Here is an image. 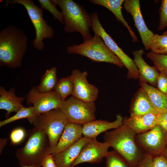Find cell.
<instances>
[{
	"label": "cell",
	"mask_w": 167,
	"mask_h": 167,
	"mask_svg": "<svg viewBox=\"0 0 167 167\" xmlns=\"http://www.w3.org/2000/svg\"><path fill=\"white\" fill-rule=\"evenodd\" d=\"M154 167H167V160L161 155L153 157Z\"/></svg>",
	"instance_id": "cell-37"
},
{
	"label": "cell",
	"mask_w": 167,
	"mask_h": 167,
	"mask_svg": "<svg viewBox=\"0 0 167 167\" xmlns=\"http://www.w3.org/2000/svg\"><path fill=\"white\" fill-rule=\"evenodd\" d=\"M123 121L120 114H117L115 120L112 122L102 120L92 121L83 125V135L86 138H96L102 132L120 126L123 124Z\"/></svg>",
	"instance_id": "cell-17"
},
{
	"label": "cell",
	"mask_w": 167,
	"mask_h": 167,
	"mask_svg": "<svg viewBox=\"0 0 167 167\" xmlns=\"http://www.w3.org/2000/svg\"></svg>",
	"instance_id": "cell-42"
},
{
	"label": "cell",
	"mask_w": 167,
	"mask_h": 167,
	"mask_svg": "<svg viewBox=\"0 0 167 167\" xmlns=\"http://www.w3.org/2000/svg\"><path fill=\"white\" fill-rule=\"evenodd\" d=\"M91 28L94 34L102 38L107 47L120 59L127 69L128 79H137L139 78V70L134 60L125 54L105 30L99 20L96 11L90 15Z\"/></svg>",
	"instance_id": "cell-9"
},
{
	"label": "cell",
	"mask_w": 167,
	"mask_h": 167,
	"mask_svg": "<svg viewBox=\"0 0 167 167\" xmlns=\"http://www.w3.org/2000/svg\"><path fill=\"white\" fill-rule=\"evenodd\" d=\"M69 122L60 109H57L38 115L32 124L34 126L42 130L47 135L50 142L51 153L65 126Z\"/></svg>",
	"instance_id": "cell-7"
},
{
	"label": "cell",
	"mask_w": 167,
	"mask_h": 167,
	"mask_svg": "<svg viewBox=\"0 0 167 167\" xmlns=\"http://www.w3.org/2000/svg\"><path fill=\"white\" fill-rule=\"evenodd\" d=\"M130 116L148 113L156 114L160 113L155 108L145 92L140 88L132 100L130 109Z\"/></svg>",
	"instance_id": "cell-19"
},
{
	"label": "cell",
	"mask_w": 167,
	"mask_h": 167,
	"mask_svg": "<svg viewBox=\"0 0 167 167\" xmlns=\"http://www.w3.org/2000/svg\"><path fill=\"white\" fill-rule=\"evenodd\" d=\"M123 124L126 125L136 134L147 131L156 125V114L152 113L123 118Z\"/></svg>",
	"instance_id": "cell-20"
},
{
	"label": "cell",
	"mask_w": 167,
	"mask_h": 167,
	"mask_svg": "<svg viewBox=\"0 0 167 167\" xmlns=\"http://www.w3.org/2000/svg\"><path fill=\"white\" fill-rule=\"evenodd\" d=\"M94 36L82 43L73 45L67 48V53L86 57L92 61L113 64L120 68L124 65L120 59L107 47L99 35Z\"/></svg>",
	"instance_id": "cell-5"
},
{
	"label": "cell",
	"mask_w": 167,
	"mask_h": 167,
	"mask_svg": "<svg viewBox=\"0 0 167 167\" xmlns=\"http://www.w3.org/2000/svg\"><path fill=\"white\" fill-rule=\"evenodd\" d=\"M92 139L82 137L74 144L53 156L57 167H71L84 146Z\"/></svg>",
	"instance_id": "cell-18"
},
{
	"label": "cell",
	"mask_w": 167,
	"mask_h": 167,
	"mask_svg": "<svg viewBox=\"0 0 167 167\" xmlns=\"http://www.w3.org/2000/svg\"><path fill=\"white\" fill-rule=\"evenodd\" d=\"M0 153L2 152L6 144V139H0Z\"/></svg>",
	"instance_id": "cell-38"
},
{
	"label": "cell",
	"mask_w": 167,
	"mask_h": 167,
	"mask_svg": "<svg viewBox=\"0 0 167 167\" xmlns=\"http://www.w3.org/2000/svg\"><path fill=\"white\" fill-rule=\"evenodd\" d=\"M73 88V81L70 75L58 79L54 91L59 96L62 100L64 101L69 96L72 95Z\"/></svg>",
	"instance_id": "cell-25"
},
{
	"label": "cell",
	"mask_w": 167,
	"mask_h": 167,
	"mask_svg": "<svg viewBox=\"0 0 167 167\" xmlns=\"http://www.w3.org/2000/svg\"><path fill=\"white\" fill-rule=\"evenodd\" d=\"M156 87L160 91L167 95V76L160 73Z\"/></svg>",
	"instance_id": "cell-33"
},
{
	"label": "cell",
	"mask_w": 167,
	"mask_h": 167,
	"mask_svg": "<svg viewBox=\"0 0 167 167\" xmlns=\"http://www.w3.org/2000/svg\"><path fill=\"white\" fill-rule=\"evenodd\" d=\"M109 144L106 142H101L92 138L83 147L71 167L84 162L99 163L106 157L109 152Z\"/></svg>",
	"instance_id": "cell-13"
},
{
	"label": "cell",
	"mask_w": 167,
	"mask_h": 167,
	"mask_svg": "<svg viewBox=\"0 0 167 167\" xmlns=\"http://www.w3.org/2000/svg\"><path fill=\"white\" fill-rule=\"evenodd\" d=\"M59 109L70 122L83 125L96 119L94 102H88L71 96L63 101Z\"/></svg>",
	"instance_id": "cell-8"
},
{
	"label": "cell",
	"mask_w": 167,
	"mask_h": 167,
	"mask_svg": "<svg viewBox=\"0 0 167 167\" xmlns=\"http://www.w3.org/2000/svg\"><path fill=\"white\" fill-rule=\"evenodd\" d=\"M150 49L156 54L167 55V35L154 34Z\"/></svg>",
	"instance_id": "cell-27"
},
{
	"label": "cell",
	"mask_w": 167,
	"mask_h": 167,
	"mask_svg": "<svg viewBox=\"0 0 167 167\" xmlns=\"http://www.w3.org/2000/svg\"><path fill=\"white\" fill-rule=\"evenodd\" d=\"M153 157L145 153L136 167H154Z\"/></svg>",
	"instance_id": "cell-34"
},
{
	"label": "cell",
	"mask_w": 167,
	"mask_h": 167,
	"mask_svg": "<svg viewBox=\"0 0 167 167\" xmlns=\"http://www.w3.org/2000/svg\"><path fill=\"white\" fill-rule=\"evenodd\" d=\"M24 146L16 151L15 156L20 167L41 166L43 160L51 154L49 138L45 132L36 127L30 131Z\"/></svg>",
	"instance_id": "cell-3"
},
{
	"label": "cell",
	"mask_w": 167,
	"mask_h": 167,
	"mask_svg": "<svg viewBox=\"0 0 167 167\" xmlns=\"http://www.w3.org/2000/svg\"><path fill=\"white\" fill-rule=\"evenodd\" d=\"M28 104H32L37 115L53 109H59L63 101L54 91L46 92H39L33 87L26 96Z\"/></svg>",
	"instance_id": "cell-11"
},
{
	"label": "cell",
	"mask_w": 167,
	"mask_h": 167,
	"mask_svg": "<svg viewBox=\"0 0 167 167\" xmlns=\"http://www.w3.org/2000/svg\"><path fill=\"white\" fill-rule=\"evenodd\" d=\"M20 167H41L37 166L34 165V166H24Z\"/></svg>",
	"instance_id": "cell-40"
},
{
	"label": "cell",
	"mask_w": 167,
	"mask_h": 167,
	"mask_svg": "<svg viewBox=\"0 0 167 167\" xmlns=\"http://www.w3.org/2000/svg\"><path fill=\"white\" fill-rule=\"evenodd\" d=\"M25 99L24 97L17 96L14 88L7 91L3 87H0V109L6 111V116H8L13 112H17L24 107L22 104Z\"/></svg>",
	"instance_id": "cell-21"
},
{
	"label": "cell",
	"mask_w": 167,
	"mask_h": 167,
	"mask_svg": "<svg viewBox=\"0 0 167 167\" xmlns=\"http://www.w3.org/2000/svg\"><path fill=\"white\" fill-rule=\"evenodd\" d=\"M58 80L57 76V68L52 67L46 71L36 88L41 92H51L54 90Z\"/></svg>",
	"instance_id": "cell-24"
},
{
	"label": "cell",
	"mask_w": 167,
	"mask_h": 167,
	"mask_svg": "<svg viewBox=\"0 0 167 167\" xmlns=\"http://www.w3.org/2000/svg\"><path fill=\"white\" fill-rule=\"evenodd\" d=\"M55 6L58 5L62 10L66 32H79L84 41L88 40L92 36L91 34L90 15L81 5L72 0H50Z\"/></svg>",
	"instance_id": "cell-4"
},
{
	"label": "cell",
	"mask_w": 167,
	"mask_h": 167,
	"mask_svg": "<svg viewBox=\"0 0 167 167\" xmlns=\"http://www.w3.org/2000/svg\"><path fill=\"white\" fill-rule=\"evenodd\" d=\"M83 125L69 122L64 130L51 154L54 155L72 145L82 137Z\"/></svg>",
	"instance_id": "cell-15"
},
{
	"label": "cell",
	"mask_w": 167,
	"mask_h": 167,
	"mask_svg": "<svg viewBox=\"0 0 167 167\" xmlns=\"http://www.w3.org/2000/svg\"><path fill=\"white\" fill-rule=\"evenodd\" d=\"M124 0H91L93 4L101 6L110 10L114 14L118 21L126 27L132 39L133 42L138 41V38L128 23L124 19L122 12V6Z\"/></svg>",
	"instance_id": "cell-22"
},
{
	"label": "cell",
	"mask_w": 167,
	"mask_h": 167,
	"mask_svg": "<svg viewBox=\"0 0 167 167\" xmlns=\"http://www.w3.org/2000/svg\"><path fill=\"white\" fill-rule=\"evenodd\" d=\"M28 38L23 30L9 25L0 31V64L15 69L21 67L28 47Z\"/></svg>",
	"instance_id": "cell-1"
},
{
	"label": "cell",
	"mask_w": 167,
	"mask_h": 167,
	"mask_svg": "<svg viewBox=\"0 0 167 167\" xmlns=\"http://www.w3.org/2000/svg\"><path fill=\"white\" fill-rule=\"evenodd\" d=\"M156 124L167 132V112L159 113L156 114Z\"/></svg>",
	"instance_id": "cell-35"
},
{
	"label": "cell",
	"mask_w": 167,
	"mask_h": 167,
	"mask_svg": "<svg viewBox=\"0 0 167 167\" xmlns=\"http://www.w3.org/2000/svg\"><path fill=\"white\" fill-rule=\"evenodd\" d=\"M41 8L48 11L54 18L62 24H64L62 15L61 12L59 11L49 0H38Z\"/></svg>",
	"instance_id": "cell-30"
},
{
	"label": "cell",
	"mask_w": 167,
	"mask_h": 167,
	"mask_svg": "<svg viewBox=\"0 0 167 167\" xmlns=\"http://www.w3.org/2000/svg\"><path fill=\"white\" fill-rule=\"evenodd\" d=\"M146 56L152 61L160 73L167 76V55L157 54L151 51Z\"/></svg>",
	"instance_id": "cell-28"
},
{
	"label": "cell",
	"mask_w": 167,
	"mask_h": 167,
	"mask_svg": "<svg viewBox=\"0 0 167 167\" xmlns=\"http://www.w3.org/2000/svg\"><path fill=\"white\" fill-rule=\"evenodd\" d=\"M144 53L142 49L132 52L133 60L139 72V81L156 87L160 72L154 66H150L145 62L142 57Z\"/></svg>",
	"instance_id": "cell-16"
},
{
	"label": "cell",
	"mask_w": 167,
	"mask_h": 167,
	"mask_svg": "<svg viewBox=\"0 0 167 167\" xmlns=\"http://www.w3.org/2000/svg\"><path fill=\"white\" fill-rule=\"evenodd\" d=\"M161 155L167 160V144Z\"/></svg>",
	"instance_id": "cell-39"
},
{
	"label": "cell",
	"mask_w": 167,
	"mask_h": 167,
	"mask_svg": "<svg viewBox=\"0 0 167 167\" xmlns=\"http://www.w3.org/2000/svg\"><path fill=\"white\" fill-rule=\"evenodd\" d=\"M32 106L25 107L21 109L14 116L0 122V127L22 118H27L29 122L32 124L38 116Z\"/></svg>",
	"instance_id": "cell-26"
},
{
	"label": "cell",
	"mask_w": 167,
	"mask_h": 167,
	"mask_svg": "<svg viewBox=\"0 0 167 167\" xmlns=\"http://www.w3.org/2000/svg\"><path fill=\"white\" fill-rule=\"evenodd\" d=\"M25 135V131L22 128H18L14 129L10 135L11 143L14 144L19 143L24 139Z\"/></svg>",
	"instance_id": "cell-32"
},
{
	"label": "cell",
	"mask_w": 167,
	"mask_h": 167,
	"mask_svg": "<svg viewBox=\"0 0 167 167\" xmlns=\"http://www.w3.org/2000/svg\"><path fill=\"white\" fill-rule=\"evenodd\" d=\"M163 34L167 35V30L163 33Z\"/></svg>",
	"instance_id": "cell-41"
},
{
	"label": "cell",
	"mask_w": 167,
	"mask_h": 167,
	"mask_svg": "<svg viewBox=\"0 0 167 167\" xmlns=\"http://www.w3.org/2000/svg\"><path fill=\"white\" fill-rule=\"evenodd\" d=\"M136 142L138 146L153 157L161 155L167 144V132L156 125L150 130L137 134Z\"/></svg>",
	"instance_id": "cell-10"
},
{
	"label": "cell",
	"mask_w": 167,
	"mask_h": 167,
	"mask_svg": "<svg viewBox=\"0 0 167 167\" xmlns=\"http://www.w3.org/2000/svg\"><path fill=\"white\" fill-rule=\"evenodd\" d=\"M41 166L42 167H57L52 154L47 155L43 160Z\"/></svg>",
	"instance_id": "cell-36"
},
{
	"label": "cell",
	"mask_w": 167,
	"mask_h": 167,
	"mask_svg": "<svg viewBox=\"0 0 167 167\" xmlns=\"http://www.w3.org/2000/svg\"><path fill=\"white\" fill-rule=\"evenodd\" d=\"M135 132L125 124L105 132V142L119 154L132 167H136L144 156L137 144Z\"/></svg>",
	"instance_id": "cell-2"
},
{
	"label": "cell",
	"mask_w": 167,
	"mask_h": 167,
	"mask_svg": "<svg viewBox=\"0 0 167 167\" xmlns=\"http://www.w3.org/2000/svg\"><path fill=\"white\" fill-rule=\"evenodd\" d=\"M18 4L24 6L34 28L36 37L32 42L35 49L42 50L44 48V39H51L54 36V31L43 17L42 8L36 5L32 0H12L6 1V4Z\"/></svg>",
	"instance_id": "cell-6"
},
{
	"label": "cell",
	"mask_w": 167,
	"mask_h": 167,
	"mask_svg": "<svg viewBox=\"0 0 167 167\" xmlns=\"http://www.w3.org/2000/svg\"><path fill=\"white\" fill-rule=\"evenodd\" d=\"M88 73L81 72L78 69L73 70L70 75L73 82L72 96L88 102L96 101L99 94V89L95 85L90 84L87 79Z\"/></svg>",
	"instance_id": "cell-12"
},
{
	"label": "cell",
	"mask_w": 167,
	"mask_h": 167,
	"mask_svg": "<svg viewBox=\"0 0 167 167\" xmlns=\"http://www.w3.org/2000/svg\"><path fill=\"white\" fill-rule=\"evenodd\" d=\"M159 23L157 30H162L167 27V0H162L159 11Z\"/></svg>",
	"instance_id": "cell-31"
},
{
	"label": "cell",
	"mask_w": 167,
	"mask_h": 167,
	"mask_svg": "<svg viewBox=\"0 0 167 167\" xmlns=\"http://www.w3.org/2000/svg\"><path fill=\"white\" fill-rule=\"evenodd\" d=\"M139 0H125L123 3L124 9L132 16L136 28L146 50L150 49L154 34L147 27L141 14Z\"/></svg>",
	"instance_id": "cell-14"
},
{
	"label": "cell",
	"mask_w": 167,
	"mask_h": 167,
	"mask_svg": "<svg viewBox=\"0 0 167 167\" xmlns=\"http://www.w3.org/2000/svg\"><path fill=\"white\" fill-rule=\"evenodd\" d=\"M106 158V167H129L124 159L115 150L109 152Z\"/></svg>",
	"instance_id": "cell-29"
},
{
	"label": "cell",
	"mask_w": 167,
	"mask_h": 167,
	"mask_svg": "<svg viewBox=\"0 0 167 167\" xmlns=\"http://www.w3.org/2000/svg\"><path fill=\"white\" fill-rule=\"evenodd\" d=\"M140 88L147 94L152 104L160 113L167 112V95L148 83L140 82Z\"/></svg>",
	"instance_id": "cell-23"
}]
</instances>
